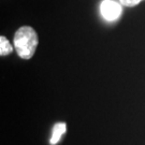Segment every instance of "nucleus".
Instances as JSON below:
<instances>
[{
  "label": "nucleus",
  "instance_id": "1",
  "mask_svg": "<svg viewBox=\"0 0 145 145\" xmlns=\"http://www.w3.org/2000/svg\"><path fill=\"white\" fill-rule=\"evenodd\" d=\"M39 43L36 30L30 26H22L14 35V48L22 59H30Z\"/></svg>",
  "mask_w": 145,
  "mask_h": 145
},
{
  "label": "nucleus",
  "instance_id": "2",
  "mask_svg": "<svg viewBox=\"0 0 145 145\" xmlns=\"http://www.w3.org/2000/svg\"><path fill=\"white\" fill-rule=\"evenodd\" d=\"M121 3L116 2L115 0H103L100 5V12L106 21H116L121 14Z\"/></svg>",
  "mask_w": 145,
  "mask_h": 145
},
{
  "label": "nucleus",
  "instance_id": "3",
  "mask_svg": "<svg viewBox=\"0 0 145 145\" xmlns=\"http://www.w3.org/2000/svg\"><path fill=\"white\" fill-rule=\"evenodd\" d=\"M66 130H67V124L66 123H57V124L54 125L52 137H51V140H50L51 145L57 144L59 140L61 139L62 135L66 133Z\"/></svg>",
  "mask_w": 145,
  "mask_h": 145
},
{
  "label": "nucleus",
  "instance_id": "4",
  "mask_svg": "<svg viewBox=\"0 0 145 145\" xmlns=\"http://www.w3.org/2000/svg\"><path fill=\"white\" fill-rule=\"evenodd\" d=\"M13 52V46L5 37H0V55L1 56H7Z\"/></svg>",
  "mask_w": 145,
  "mask_h": 145
},
{
  "label": "nucleus",
  "instance_id": "5",
  "mask_svg": "<svg viewBox=\"0 0 145 145\" xmlns=\"http://www.w3.org/2000/svg\"><path fill=\"white\" fill-rule=\"evenodd\" d=\"M141 1H143V0H119V2L121 5L125 7H128V8H132V7L138 5Z\"/></svg>",
  "mask_w": 145,
  "mask_h": 145
}]
</instances>
